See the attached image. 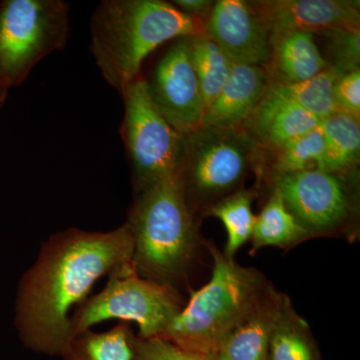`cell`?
Instances as JSON below:
<instances>
[{
    "label": "cell",
    "mask_w": 360,
    "mask_h": 360,
    "mask_svg": "<svg viewBox=\"0 0 360 360\" xmlns=\"http://www.w3.org/2000/svg\"><path fill=\"white\" fill-rule=\"evenodd\" d=\"M134 338L127 322L104 333L87 330L70 341L63 360H134Z\"/></svg>",
    "instance_id": "d6986e66"
},
{
    "label": "cell",
    "mask_w": 360,
    "mask_h": 360,
    "mask_svg": "<svg viewBox=\"0 0 360 360\" xmlns=\"http://www.w3.org/2000/svg\"><path fill=\"white\" fill-rule=\"evenodd\" d=\"M172 4L186 15L203 21L207 20L214 6L210 0H174Z\"/></svg>",
    "instance_id": "83f0119b"
},
{
    "label": "cell",
    "mask_w": 360,
    "mask_h": 360,
    "mask_svg": "<svg viewBox=\"0 0 360 360\" xmlns=\"http://www.w3.org/2000/svg\"><path fill=\"white\" fill-rule=\"evenodd\" d=\"M269 85L266 73L260 66L232 63L229 79L205 110L201 127H243L257 108Z\"/></svg>",
    "instance_id": "9a60e30c"
},
{
    "label": "cell",
    "mask_w": 360,
    "mask_h": 360,
    "mask_svg": "<svg viewBox=\"0 0 360 360\" xmlns=\"http://www.w3.org/2000/svg\"><path fill=\"white\" fill-rule=\"evenodd\" d=\"M205 33V21L161 0H103L90 20V49L101 75L122 92L151 52L169 40Z\"/></svg>",
    "instance_id": "7a4b0ae2"
},
{
    "label": "cell",
    "mask_w": 360,
    "mask_h": 360,
    "mask_svg": "<svg viewBox=\"0 0 360 360\" xmlns=\"http://www.w3.org/2000/svg\"><path fill=\"white\" fill-rule=\"evenodd\" d=\"M252 195L238 191L225 196L208 208V214L221 220L227 232L224 257L234 260L236 252L252 238L255 217L252 212Z\"/></svg>",
    "instance_id": "7402d4cb"
},
{
    "label": "cell",
    "mask_w": 360,
    "mask_h": 360,
    "mask_svg": "<svg viewBox=\"0 0 360 360\" xmlns=\"http://www.w3.org/2000/svg\"><path fill=\"white\" fill-rule=\"evenodd\" d=\"M129 224L110 231L65 229L42 245L18 284L15 326L34 352L63 355L71 340L70 310L101 277L134 262Z\"/></svg>",
    "instance_id": "6da1fadb"
},
{
    "label": "cell",
    "mask_w": 360,
    "mask_h": 360,
    "mask_svg": "<svg viewBox=\"0 0 360 360\" xmlns=\"http://www.w3.org/2000/svg\"><path fill=\"white\" fill-rule=\"evenodd\" d=\"M284 205L311 238L340 231L350 214V201L340 174L309 169L274 179Z\"/></svg>",
    "instance_id": "9c48e42d"
},
{
    "label": "cell",
    "mask_w": 360,
    "mask_h": 360,
    "mask_svg": "<svg viewBox=\"0 0 360 360\" xmlns=\"http://www.w3.org/2000/svg\"><path fill=\"white\" fill-rule=\"evenodd\" d=\"M245 123L260 141L278 149L317 129L321 120L291 101L274 84L269 85Z\"/></svg>",
    "instance_id": "5bb4252c"
},
{
    "label": "cell",
    "mask_w": 360,
    "mask_h": 360,
    "mask_svg": "<svg viewBox=\"0 0 360 360\" xmlns=\"http://www.w3.org/2000/svg\"><path fill=\"white\" fill-rule=\"evenodd\" d=\"M191 47L205 112L226 84L232 63L206 33L191 37Z\"/></svg>",
    "instance_id": "44dd1931"
},
{
    "label": "cell",
    "mask_w": 360,
    "mask_h": 360,
    "mask_svg": "<svg viewBox=\"0 0 360 360\" xmlns=\"http://www.w3.org/2000/svg\"><path fill=\"white\" fill-rule=\"evenodd\" d=\"M333 54V66L342 73L359 70L360 28L338 30L326 33Z\"/></svg>",
    "instance_id": "d4e9b609"
},
{
    "label": "cell",
    "mask_w": 360,
    "mask_h": 360,
    "mask_svg": "<svg viewBox=\"0 0 360 360\" xmlns=\"http://www.w3.org/2000/svg\"><path fill=\"white\" fill-rule=\"evenodd\" d=\"M319 127L326 146L322 170L340 174L354 167L359 160V118L335 111L321 120Z\"/></svg>",
    "instance_id": "ac0fdd59"
},
{
    "label": "cell",
    "mask_w": 360,
    "mask_h": 360,
    "mask_svg": "<svg viewBox=\"0 0 360 360\" xmlns=\"http://www.w3.org/2000/svg\"><path fill=\"white\" fill-rule=\"evenodd\" d=\"M210 250L212 278L194 291L161 338L212 360L232 331L250 314L269 281L258 270L227 259L214 246L210 245Z\"/></svg>",
    "instance_id": "277c9868"
},
{
    "label": "cell",
    "mask_w": 360,
    "mask_h": 360,
    "mask_svg": "<svg viewBox=\"0 0 360 360\" xmlns=\"http://www.w3.org/2000/svg\"><path fill=\"white\" fill-rule=\"evenodd\" d=\"M124 120L122 134L131 167L132 184L141 193L180 172L186 136L163 117L139 77L122 92Z\"/></svg>",
    "instance_id": "52a82bcc"
},
{
    "label": "cell",
    "mask_w": 360,
    "mask_h": 360,
    "mask_svg": "<svg viewBox=\"0 0 360 360\" xmlns=\"http://www.w3.org/2000/svg\"><path fill=\"white\" fill-rule=\"evenodd\" d=\"M269 360H319L309 324L296 314L290 300L272 333Z\"/></svg>",
    "instance_id": "ffe728a7"
},
{
    "label": "cell",
    "mask_w": 360,
    "mask_h": 360,
    "mask_svg": "<svg viewBox=\"0 0 360 360\" xmlns=\"http://www.w3.org/2000/svg\"><path fill=\"white\" fill-rule=\"evenodd\" d=\"M342 75L345 73L329 65L319 75L304 82L295 84L276 82V84L291 101L322 120L338 111L333 98V89Z\"/></svg>",
    "instance_id": "603a6c76"
},
{
    "label": "cell",
    "mask_w": 360,
    "mask_h": 360,
    "mask_svg": "<svg viewBox=\"0 0 360 360\" xmlns=\"http://www.w3.org/2000/svg\"><path fill=\"white\" fill-rule=\"evenodd\" d=\"M250 4L269 28L271 44L291 32L326 34L360 25L359 1L264 0Z\"/></svg>",
    "instance_id": "8fae6325"
},
{
    "label": "cell",
    "mask_w": 360,
    "mask_h": 360,
    "mask_svg": "<svg viewBox=\"0 0 360 360\" xmlns=\"http://www.w3.org/2000/svg\"><path fill=\"white\" fill-rule=\"evenodd\" d=\"M9 89H11V87L8 86L6 79H4L1 72H0V108L6 103L7 96H8Z\"/></svg>",
    "instance_id": "f1b7e54d"
},
{
    "label": "cell",
    "mask_w": 360,
    "mask_h": 360,
    "mask_svg": "<svg viewBox=\"0 0 360 360\" xmlns=\"http://www.w3.org/2000/svg\"><path fill=\"white\" fill-rule=\"evenodd\" d=\"M134 360H212L161 338H134Z\"/></svg>",
    "instance_id": "484cf974"
},
{
    "label": "cell",
    "mask_w": 360,
    "mask_h": 360,
    "mask_svg": "<svg viewBox=\"0 0 360 360\" xmlns=\"http://www.w3.org/2000/svg\"><path fill=\"white\" fill-rule=\"evenodd\" d=\"M139 276L169 284L186 274L198 245V233L177 172L139 193L129 221Z\"/></svg>",
    "instance_id": "3957f363"
},
{
    "label": "cell",
    "mask_w": 360,
    "mask_h": 360,
    "mask_svg": "<svg viewBox=\"0 0 360 360\" xmlns=\"http://www.w3.org/2000/svg\"><path fill=\"white\" fill-rule=\"evenodd\" d=\"M70 35L63 0H4L0 4V72L8 86L25 82L37 63L61 51Z\"/></svg>",
    "instance_id": "8992f818"
},
{
    "label": "cell",
    "mask_w": 360,
    "mask_h": 360,
    "mask_svg": "<svg viewBox=\"0 0 360 360\" xmlns=\"http://www.w3.org/2000/svg\"><path fill=\"white\" fill-rule=\"evenodd\" d=\"M272 58L284 84L304 82L319 75L329 65L321 56L314 35L291 32L271 44Z\"/></svg>",
    "instance_id": "2e32d148"
},
{
    "label": "cell",
    "mask_w": 360,
    "mask_h": 360,
    "mask_svg": "<svg viewBox=\"0 0 360 360\" xmlns=\"http://www.w3.org/2000/svg\"><path fill=\"white\" fill-rule=\"evenodd\" d=\"M310 238L309 232L303 229L284 205L283 196L274 187L266 205L255 217L251 238L253 251L265 246L286 250Z\"/></svg>",
    "instance_id": "e0dca14e"
},
{
    "label": "cell",
    "mask_w": 360,
    "mask_h": 360,
    "mask_svg": "<svg viewBox=\"0 0 360 360\" xmlns=\"http://www.w3.org/2000/svg\"><path fill=\"white\" fill-rule=\"evenodd\" d=\"M324 155L323 135L319 127L277 149V156L272 167L274 179L304 170H322Z\"/></svg>",
    "instance_id": "cb8c5ba5"
},
{
    "label": "cell",
    "mask_w": 360,
    "mask_h": 360,
    "mask_svg": "<svg viewBox=\"0 0 360 360\" xmlns=\"http://www.w3.org/2000/svg\"><path fill=\"white\" fill-rule=\"evenodd\" d=\"M181 309L174 286L142 278L129 262L111 272L101 292L78 305L70 319L71 340L110 319L135 322L139 338H161Z\"/></svg>",
    "instance_id": "5b68a950"
},
{
    "label": "cell",
    "mask_w": 360,
    "mask_h": 360,
    "mask_svg": "<svg viewBox=\"0 0 360 360\" xmlns=\"http://www.w3.org/2000/svg\"><path fill=\"white\" fill-rule=\"evenodd\" d=\"M146 82L151 101L177 131L186 136L200 129L205 106L191 58V37L175 39Z\"/></svg>",
    "instance_id": "30bf717a"
},
{
    "label": "cell",
    "mask_w": 360,
    "mask_h": 360,
    "mask_svg": "<svg viewBox=\"0 0 360 360\" xmlns=\"http://www.w3.org/2000/svg\"><path fill=\"white\" fill-rule=\"evenodd\" d=\"M288 300L269 283L250 314L232 331L212 360H269L272 333Z\"/></svg>",
    "instance_id": "4fadbf2b"
},
{
    "label": "cell",
    "mask_w": 360,
    "mask_h": 360,
    "mask_svg": "<svg viewBox=\"0 0 360 360\" xmlns=\"http://www.w3.org/2000/svg\"><path fill=\"white\" fill-rule=\"evenodd\" d=\"M255 141L245 127H201L186 135L180 174L186 200L219 201L245 179Z\"/></svg>",
    "instance_id": "ba28073f"
},
{
    "label": "cell",
    "mask_w": 360,
    "mask_h": 360,
    "mask_svg": "<svg viewBox=\"0 0 360 360\" xmlns=\"http://www.w3.org/2000/svg\"><path fill=\"white\" fill-rule=\"evenodd\" d=\"M336 110L360 118V70L345 73L333 89Z\"/></svg>",
    "instance_id": "4316f807"
},
{
    "label": "cell",
    "mask_w": 360,
    "mask_h": 360,
    "mask_svg": "<svg viewBox=\"0 0 360 360\" xmlns=\"http://www.w3.org/2000/svg\"><path fill=\"white\" fill-rule=\"evenodd\" d=\"M205 33L234 65L262 68L271 60L269 28L248 2H214L205 20Z\"/></svg>",
    "instance_id": "7c38bea8"
}]
</instances>
